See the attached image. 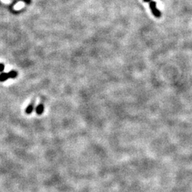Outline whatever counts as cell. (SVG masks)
Masks as SVG:
<instances>
[{
	"mask_svg": "<svg viewBox=\"0 0 192 192\" xmlns=\"http://www.w3.org/2000/svg\"><path fill=\"white\" fill-rule=\"evenodd\" d=\"M44 110V106L43 104H39L36 107V114L38 115L42 114Z\"/></svg>",
	"mask_w": 192,
	"mask_h": 192,
	"instance_id": "3957f363",
	"label": "cell"
},
{
	"mask_svg": "<svg viewBox=\"0 0 192 192\" xmlns=\"http://www.w3.org/2000/svg\"><path fill=\"white\" fill-rule=\"evenodd\" d=\"M8 74H9V78H16L18 75L17 72L15 71H9V72H8Z\"/></svg>",
	"mask_w": 192,
	"mask_h": 192,
	"instance_id": "5b68a950",
	"label": "cell"
},
{
	"mask_svg": "<svg viewBox=\"0 0 192 192\" xmlns=\"http://www.w3.org/2000/svg\"><path fill=\"white\" fill-rule=\"evenodd\" d=\"M149 7L151 9L152 12L153 13V14L154 15V16L157 18H159L161 16V12L156 7V2L155 1H150L149 3Z\"/></svg>",
	"mask_w": 192,
	"mask_h": 192,
	"instance_id": "6da1fadb",
	"label": "cell"
},
{
	"mask_svg": "<svg viewBox=\"0 0 192 192\" xmlns=\"http://www.w3.org/2000/svg\"><path fill=\"white\" fill-rule=\"evenodd\" d=\"M34 102H32V103L28 105L27 108H26V110H25L26 113L28 115L32 113L34 110Z\"/></svg>",
	"mask_w": 192,
	"mask_h": 192,
	"instance_id": "7a4b0ae2",
	"label": "cell"
},
{
	"mask_svg": "<svg viewBox=\"0 0 192 192\" xmlns=\"http://www.w3.org/2000/svg\"><path fill=\"white\" fill-rule=\"evenodd\" d=\"M9 78V76L8 73H1L0 74V81L1 82L6 81V80Z\"/></svg>",
	"mask_w": 192,
	"mask_h": 192,
	"instance_id": "277c9868",
	"label": "cell"
},
{
	"mask_svg": "<svg viewBox=\"0 0 192 192\" xmlns=\"http://www.w3.org/2000/svg\"><path fill=\"white\" fill-rule=\"evenodd\" d=\"M144 1H145V2H149V1H150V0H143Z\"/></svg>",
	"mask_w": 192,
	"mask_h": 192,
	"instance_id": "52a82bcc",
	"label": "cell"
},
{
	"mask_svg": "<svg viewBox=\"0 0 192 192\" xmlns=\"http://www.w3.org/2000/svg\"><path fill=\"white\" fill-rule=\"evenodd\" d=\"M4 70V66L2 63H0V72H3V71Z\"/></svg>",
	"mask_w": 192,
	"mask_h": 192,
	"instance_id": "8992f818",
	"label": "cell"
}]
</instances>
